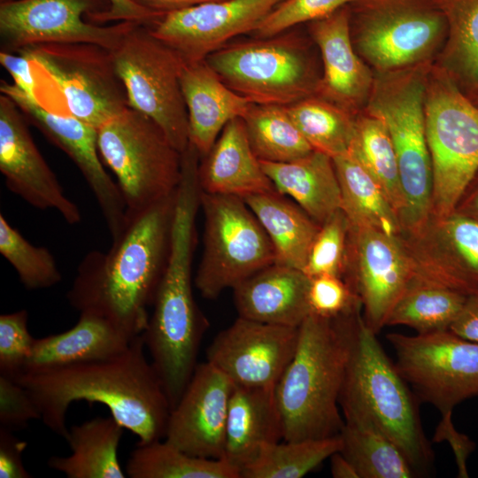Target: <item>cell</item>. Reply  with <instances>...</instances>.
<instances>
[{"mask_svg":"<svg viewBox=\"0 0 478 478\" xmlns=\"http://www.w3.org/2000/svg\"><path fill=\"white\" fill-rule=\"evenodd\" d=\"M112 54L128 106L152 120L182 153L189 145L180 81L184 61L142 24L125 35Z\"/></svg>","mask_w":478,"mask_h":478,"instance_id":"12","label":"cell"},{"mask_svg":"<svg viewBox=\"0 0 478 478\" xmlns=\"http://www.w3.org/2000/svg\"><path fill=\"white\" fill-rule=\"evenodd\" d=\"M200 207L204 250L194 281L203 297L215 299L276 262L269 237L243 197L201 191Z\"/></svg>","mask_w":478,"mask_h":478,"instance_id":"10","label":"cell"},{"mask_svg":"<svg viewBox=\"0 0 478 478\" xmlns=\"http://www.w3.org/2000/svg\"><path fill=\"white\" fill-rule=\"evenodd\" d=\"M131 340L105 319L82 312L70 329L35 339L22 374L106 358L124 351Z\"/></svg>","mask_w":478,"mask_h":478,"instance_id":"28","label":"cell"},{"mask_svg":"<svg viewBox=\"0 0 478 478\" xmlns=\"http://www.w3.org/2000/svg\"><path fill=\"white\" fill-rule=\"evenodd\" d=\"M234 382L208 361L197 364L171 410L164 439L197 457L222 459Z\"/></svg>","mask_w":478,"mask_h":478,"instance_id":"22","label":"cell"},{"mask_svg":"<svg viewBox=\"0 0 478 478\" xmlns=\"http://www.w3.org/2000/svg\"><path fill=\"white\" fill-rule=\"evenodd\" d=\"M196 227L176 222L172 229L167 263L142 333L171 410L176 405L197 366L206 327L192 291L191 264Z\"/></svg>","mask_w":478,"mask_h":478,"instance_id":"4","label":"cell"},{"mask_svg":"<svg viewBox=\"0 0 478 478\" xmlns=\"http://www.w3.org/2000/svg\"><path fill=\"white\" fill-rule=\"evenodd\" d=\"M447 20V53L467 80L478 82V0H439Z\"/></svg>","mask_w":478,"mask_h":478,"instance_id":"41","label":"cell"},{"mask_svg":"<svg viewBox=\"0 0 478 478\" xmlns=\"http://www.w3.org/2000/svg\"><path fill=\"white\" fill-rule=\"evenodd\" d=\"M340 452L359 478H411L417 471L403 450L370 420L344 418Z\"/></svg>","mask_w":478,"mask_h":478,"instance_id":"33","label":"cell"},{"mask_svg":"<svg viewBox=\"0 0 478 478\" xmlns=\"http://www.w3.org/2000/svg\"><path fill=\"white\" fill-rule=\"evenodd\" d=\"M454 212L478 220V173L466 189Z\"/></svg>","mask_w":478,"mask_h":478,"instance_id":"53","label":"cell"},{"mask_svg":"<svg viewBox=\"0 0 478 478\" xmlns=\"http://www.w3.org/2000/svg\"><path fill=\"white\" fill-rule=\"evenodd\" d=\"M279 0H216L164 14L151 34L184 63L204 60L240 35L254 32Z\"/></svg>","mask_w":478,"mask_h":478,"instance_id":"20","label":"cell"},{"mask_svg":"<svg viewBox=\"0 0 478 478\" xmlns=\"http://www.w3.org/2000/svg\"><path fill=\"white\" fill-rule=\"evenodd\" d=\"M260 164L276 191L290 197L319 225L341 209V189L330 156L313 150L289 162Z\"/></svg>","mask_w":478,"mask_h":478,"instance_id":"29","label":"cell"},{"mask_svg":"<svg viewBox=\"0 0 478 478\" xmlns=\"http://www.w3.org/2000/svg\"><path fill=\"white\" fill-rule=\"evenodd\" d=\"M329 459L334 478H359L353 465L340 451L335 452Z\"/></svg>","mask_w":478,"mask_h":478,"instance_id":"54","label":"cell"},{"mask_svg":"<svg viewBox=\"0 0 478 478\" xmlns=\"http://www.w3.org/2000/svg\"><path fill=\"white\" fill-rule=\"evenodd\" d=\"M102 161L117 178L126 212L173 195L181 177V152L150 118L127 108L97 129Z\"/></svg>","mask_w":478,"mask_h":478,"instance_id":"7","label":"cell"},{"mask_svg":"<svg viewBox=\"0 0 478 478\" xmlns=\"http://www.w3.org/2000/svg\"><path fill=\"white\" fill-rule=\"evenodd\" d=\"M126 473L131 478H241L239 470L223 459L192 456L161 439L137 443Z\"/></svg>","mask_w":478,"mask_h":478,"instance_id":"34","label":"cell"},{"mask_svg":"<svg viewBox=\"0 0 478 478\" xmlns=\"http://www.w3.org/2000/svg\"><path fill=\"white\" fill-rule=\"evenodd\" d=\"M415 270L401 236L350 225L343 280L358 297L363 319L375 334L386 326Z\"/></svg>","mask_w":478,"mask_h":478,"instance_id":"16","label":"cell"},{"mask_svg":"<svg viewBox=\"0 0 478 478\" xmlns=\"http://www.w3.org/2000/svg\"><path fill=\"white\" fill-rule=\"evenodd\" d=\"M175 194L126 212L112 247L86 254L66 294L72 307L105 319L130 339L142 335L167 263Z\"/></svg>","mask_w":478,"mask_h":478,"instance_id":"1","label":"cell"},{"mask_svg":"<svg viewBox=\"0 0 478 478\" xmlns=\"http://www.w3.org/2000/svg\"><path fill=\"white\" fill-rule=\"evenodd\" d=\"M415 278L466 296L478 292V220L453 212L401 235Z\"/></svg>","mask_w":478,"mask_h":478,"instance_id":"18","label":"cell"},{"mask_svg":"<svg viewBox=\"0 0 478 478\" xmlns=\"http://www.w3.org/2000/svg\"><path fill=\"white\" fill-rule=\"evenodd\" d=\"M274 389L236 385L233 389L222 459L239 470L240 477L266 445L283 440Z\"/></svg>","mask_w":478,"mask_h":478,"instance_id":"27","label":"cell"},{"mask_svg":"<svg viewBox=\"0 0 478 478\" xmlns=\"http://www.w3.org/2000/svg\"><path fill=\"white\" fill-rule=\"evenodd\" d=\"M309 285L302 270L274 263L233 289L235 305L239 317L299 328L310 314Z\"/></svg>","mask_w":478,"mask_h":478,"instance_id":"24","label":"cell"},{"mask_svg":"<svg viewBox=\"0 0 478 478\" xmlns=\"http://www.w3.org/2000/svg\"><path fill=\"white\" fill-rule=\"evenodd\" d=\"M466 297L414 277L391 310L386 326L403 325L418 334L450 330Z\"/></svg>","mask_w":478,"mask_h":478,"instance_id":"35","label":"cell"},{"mask_svg":"<svg viewBox=\"0 0 478 478\" xmlns=\"http://www.w3.org/2000/svg\"><path fill=\"white\" fill-rule=\"evenodd\" d=\"M350 151L382 187L400 220L405 198L395 148L384 121L368 112L356 117Z\"/></svg>","mask_w":478,"mask_h":478,"instance_id":"38","label":"cell"},{"mask_svg":"<svg viewBox=\"0 0 478 478\" xmlns=\"http://www.w3.org/2000/svg\"><path fill=\"white\" fill-rule=\"evenodd\" d=\"M232 90L257 104L289 106L318 94L321 77L293 35L228 43L205 59Z\"/></svg>","mask_w":478,"mask_h":478,"instance_id":"8","label":"cell"},{"mask_svg":"<svg viewBox=\"0 0 478 478\" xmlns=\"http://www.w3.org/2000/svg\"><path fill=\"white\" fill-rule=\"evenodd\" d=\"M35 419L41 415L28 392L14 379L0 375V427L12 431Z\"/></svg>","mask_w":478,"mask_h":478,"instance_id":"46","label":"cell"},{"mask_svg":"<svg viewBox=\"0 0 478 478\" xmlns=\"http://www.w3.org/2000/svg\"><path fill=\"white\" fill-rule=\"evenodd\" d=\"M15 102L0 96V171L10 191L30 205L57 211L70 225L81 220L80 209L65 194L43 158Z\"/></svg>","mask_w":478,"mask_h":478,"instance_id":"21","label":"cell"},{"mask_svg":"<svg viewBox=\"0 0 478 478\" xmlns=\"http://www.w3.org/2000/svg\"><path fill=\"white\" fill-rule=\"evenodd\" d=\"M243 199L269 237L275 263L303 271L320 225L277 191Z\"/></svg>","mask_w":478,"mask_h":478,"instance_id":"31","label":"cell"},{"mask_svg":"<svg viewBox=\"0 0 478 478\" xmlns=\"http://www.w3.org/2000/svg\"><path fill=\"white\" fill-rule=\"evenodd\" d=\"M396 354V367L420 400L442 413L478 396V343L451 330L386 335Z\"/></svg>","mask_w":478,"mask_h":478,"instance_id":"14","label":"cell"},{"mask_svg":"<svg viewBox=\"0 0 478 478\" xmlns=\"http://www.w3.org/2000/svg\"><path fill=\"white\" fill-rule=\"evenodd\" d=\"M339 181L342 204L350 225L401 236L398 215L382 187L349 151L333 158Z\"/></svg>","mask_w":478,"mask_h":478,"instance_id":"32","label":"cell"},{"mask_svg":"<svg viewBox=\"0 0 478 478\" xmlns=\"http://www.w3.org/2000/svg\"><path fill=\"white\" fill-rule=\"evenodd\" d=\"M198 166L202 192L246 197L276 192L252 150L242 118L223 128L210 151Z\"/></svg>","mask_w":478,"mask_h":478,"instance_id":"26","label":"cell"},{"mask_svg":"<svg viewBox=\"0 0 478 478\" xmlns=\"http://www.w3.org/2000/svg\"><path fill=\"white\" fill-rule=\"evenodd\" d=\"M358 0H282L260 21L254 33L270 37L305 22L330 15L343 6Z\"/></svg>","mask_w":478,"mask_h":478,"instance_id":"43","label":"cell"},{"mask_svg":"<svg viewBox=\"0 0 478 478\" xmlns=\"http://www.w3.org/2000/svg\"><path fill=\"white\" fill-rule=\"evenodd\" d=\"M28 313L19 310L0 316V375L15 379L24 371L35 339L27 328Z\"/></svg>","mask_w":478,"mask_h":478,"instance_id":"44","label":"cell"},{"mask_svg":"<svg viewBox=\"0 0 478 478\" xmlns=\"http://www.w3.org/2000/svg\"><path fill=\"white\" fill-rule=\"evenodd\" d=\"M282 0H279V3L281 2Z\"/></svg>","mask_w":478,"mask_h":478,"instance_id":"56","label":"cell"},{"mask_svg":"<svg viewBox=\"0 0 478 478\" xmlns=\"http://www.w3.org/2000/svg\"><path fill=\"white\" fill-rule=\"evenodd\" d=\"M106 1L109 4L106 11L91 12L87 15L92 23L104 25L113 21H127L150 27L164 15L146 10L133 0Z\"/></svg>","mask_w":478,"mask_h":478,"instance_id":"47","label":"cell"},{"mask_svg":"<svg viewBox=\"0 0 478 478\" xmlns=\"http://www.w3.org/2000/svg\"><path fill=\"white\" fill-rule=\"evenodd\" d=\"M0 91L15 102L27 121L75 164L97 202L112 240L116 238L126 221V205L117 183L103 166L97 129L70 114L48 110L13 82L2 80Z\"/></svg>","mask_w":478,"mask_h":478,"instance_id":"17","label":"cell"},{"mask_svg":"<svg viewBox=\"0 0 478 478\" xmlns=\"http://www.w3.org/2000/svg\"><path fill=\"white\" fill-rule=\"evenodd\" d=\"M450 330L464 339L478 343V292L466 297Z\"/></svg>","mask_w":478,"mask_h":478,"instance_id":"51","label":"cell"},{"mask_svg":"<svg viewBox=\"0 0 478 478\" xmlns=\"http://www.w3.org/2000/svg\"><path fill=\"white\" fill-rule=\"evenodd\" d=\"M362 315V305L335 318L309 314L299 327L295 354L275 386L283 440L340 434L339 397Z\"/></svg>","mask_w":478,"mask_h":478,"instance_id":"3","label":"cell"},{"mask_svg":"<svg viewBox=\"0 0 478 478\" xmlns=\"http://www.w3.org/2000/svg\"><path fill=\"white\" fill-rule=\"evenodd\" d=\"M452 412L442 413L433 441L439 443L447 441L451 445L456 459L459 469V477H468L466 470V459L474 451L475 444L468 436L459 433L453 426L451 420Z\"/></svg>","mask_w":478,"mask_h":478,"instance_id":"49","label":"cell"},{"mask_svg":"<svg viewBox=\"0 0 478 478\" xmlns=\"http://www.w3.org/2000/svg\"><path fill=\"white\" fill-rule=\"evenodd\" d=\"M308 304L311 314L328 319L362 305L358 297L343 278L330 274L310 278Z\"/></svg>","mask_w":478,"mask_h":478,"instance_id":"45","label":"cell"},{"mask_svg":"<svg viewBox=\"0 0 478 478\" xmlns=\"http://www.w3.org/2000/svg\"><path fill=\"white\" fill-rule=\"evenodd\" d=\"M299 328L238 317L207 349L209 363L236 386L275 388L292 359Z\"/></svg>","mask_w":478,"mask_h":478,"instance_id":"19","label":"cell"},{"mask_svg":"<svg viewBox=\"0 0 478 478\" xmlns=\"http://www.w3.org/2000/svg\"><path fill=\"white\" fill-rule=\"evenodd\" d=\"M0 64L9 73L13 83L38 103L39 85L28 58L21 53L0 50Z\"/></svg>","mask_w":478,"mask_h":478,"instance_id":"50","label":"cell"},{"mask_svg":"<svg viewBox=\"0 0 478 478\" xmlns=\"http://www.w3.org/2000/svg\"><path fill=\"white\" fill-rule=\"evenodd\" d=\"M27 443L0 427V478H30L22 461Z\"/></svg>","mask_w":478,"mask_h":478,"instance_id":"48","label":"cell"},{"mask_svg":"<svg viewBox=\"0 0 478 478\" xmlns=\"http://www.w3.org/2000/svg\"><path fill=\"white\" fill-rule=\"evenodd\" d=\"M5 1H8V0H0V3H1V2H5Z\"/></svg>","mask_w":478,"mask_h":478,"instance_id":"55","label":"cell"},{"mask_svg":"<svg viewBox=\"0 0 478 478\" xmlns=\"http://www.w3.org/2000/svg\"><path fill=\"white\" fill-rule=\"evenodd\" d=\"M426 86L423 74L404 72L374 81L368 99L367 112L384 121L397 155L405 198L402 235L418 228L431 213L433 174L425 125Z\"/></svg>","mask_w":478,"mask_h":478,"instance_id":"6","label":"cell"},{"mask_svg":"<svg viewBox=\"0 0 478 478\" xmlns=\"http://www.w3.org/2000/svg\"><path fill=\"white\" fill-rule=\"evenodd\" d=\"M139 6L150 12L166 14L196 4L216 0H133Z\"/></svg>","mask_w":478,"mask_h":478,"instance_id":"52","label":"cell"},{"mask_svg":"<svg viewBox=\"0 0 478 478\" xmlns=\"http://www.w3.org/2000/svg\"><path fill=\"white\" fill-rule=\"evenodd\" d=\"M19 53L30 60L36 81L50 82L65 114L98 129L129 108L112 50L80 42L41 44Z\"/></svg>","mask_w":478,"mask_h":478,"instance_id":"11","label":"cell"},{"mask_svg":"<svg viewBox=\"0 0 478 478\" xmlns=\"http://www.w3.org/2000/svg\"><path fill=\"white\" fill-rule=\"evenodd\" d=\"M349 229L350 222L342 209L335 211L320 226L303 268L309 278L322 274L343 278Z\"/></svg>","mask_w":478,"mask_h":478,"instance_id":"42","label":"cell"},{"mask_svg":"<svg viewBox=\"0 0 478 478\" xmlns=\"http://www.w3.org/2000/svg\"><path fill=\"white\" fill-rule=\"evenodd\" d=\"M337 436L266 445L258 457L241 472L243 478H301L335 452L340 451Z\"/></svg>","mask_w":478,"mask_h":478,"instance_id":"39","label":"cell"},{"mask_svg":"<svg viewBox=\"0 0 478 478\" xmlns=\"http://www.w3.org/2000/svg\"><path fill=\"white\" fill-rule=\"evenodd\" d=\"M144 349L139 335L117 355L21 374L14 380L32 397L43 424L64 438L69 406L83 400L104 405L124 428L138 436L139 443H147L165 437L171 407Z\"/></svg>","mask_w":478,"mask_h":478,"instance_id":"2","label":"cell"},{"mask_svg":"<svg viewBox=\"0 0 478 478\" xmlns=\"http://www.w3.org/2000/svg\"><path fill=\"white\" fill-rule=\"evenodd\" d=\"M123 428L112 415L73 425L65 438L72 453L51 457L48 466L68 478H124L118 457Z\"/></svg>","mask_w":478,"mask_h":478,"instance_id":"30","label":"cell"},{"mask_svg":"<svg viewBox=\"0 0 478 478\" xmlns=\"http://www.w3.org/2000/svg\"><path fill=\"white\" fill-rule=\"evenodd\" d=\"M106 0H8L0 3L1 51L19 53L41 44L94 43L114 50L138 23L101 25L84 20L104 12Z\"/></svg>","mask_w":478,"mask_h":478,"instance_id":"15","label":"cell"},{"mask_svg":"<svg viewBox=\"0 0 478 478\" xmlns=\"http://www.w3.org/2000/svg\"><path fill=\"white\" fill-rule=\"evenodd\" d=\"M181 87L187 108L189 143L205 156L225 126L252 104L228 88L205 60L184 63Z\"/></svg>","mask_w":478,"mask_h":478,"instance_id":"25","label":"cell"},{"mask_svg":"<svg viewBox=\"0 0 478 478\" xmlns=\"http://www.w3.org/2000/svg\"><path fill=\"white\" fill-rule=\"evenodd\" d=\"M407 382L360 316L339 397L344 418L373 422L405 453L418 472L433 459V451Z\"/></svg>","mask_w":478,"mask_h":478,"instance_id":"5","label":"cell"},{"mask_svg":"<svg viewBox=\"0 0 478 478\" xmlns=\"http://www.w3.org/2000/svg\"><path fill=\"white\" fill-rule=\"evenodd\" d=\"M0 253L30 290L48 289L62 281L56 259L45 247L30 243L0 213Z\"/></svg>","mask_w":478,"mask_h":478,"instance_id":"40","label":"cell"},{"mask_svg":"<svg viewBox=\"0 0 478 478\" xmlns=\"http://www.w3.org/2000/svg\"><path fill=\"white\" fill-rule=\"evenodd\" d=\"M424 111L433 174L430 214L443 217L454 212L478 173V108L448 75L436 72L427 80Z\"/></svg>","mask_w":478,"mask_h":478,"instance_id":"9","label":"cell"},{"mask_svg":"<svg viewBox=\"0 0 478 478\" xmlns=\"http://www.w3.org/2000/svg\"><path fill=\"white\" fill-rule=\"evenodd\" d=\"M242 119L252 150L260 161L289 162L313 150L286 106L252 103Z\"/></svg>","mask_w":478,"mask_h":478,"instance_id":"36","label":"cell"},{"mask_svg":"<svg viewBox=\"0 0 478 478\" xmlns=\"http://www.w3.org/2000/svg\"><path fill=\"white\" fill-rule=\"evenodd\" d=\"M310 31L323 65L317 96L354 115V111L370 96L374 81L353 49L349 4L310 22Z\"/></svg>","mask_w":478,"mask_h":478,"instance_id":"23","label":"cell"},{"mask_svg":"<svg viewBox=\"0 0 478 478\" xmlns=\"http://www.w3.org/2000/svg\"><path fill=\"white\" fill-rule=\"evenodd\" d=\"M286 107L313 150L332 158L351 150L356 118L352 113L317 95Z\"/></svg>","mask_w":478,"mask_h":478,"instance_id":"37","label":"cell"},{"mask_svg":"<svg viewBox=\"0 0 478 478\" xmlns=\"http://www.w3.org/2000/svg\"><path fill=\"white\" fill-rule=\"evenodd\" d=\"M349 6L358 52L382 71L424 60L448 30L439 0H358Z\"/></svg>","mask_w":478,"mask_h":478,"instance_id":"13","label":"cell"}]
</instances>
